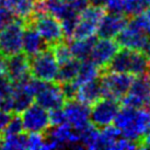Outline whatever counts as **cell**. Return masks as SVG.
Masks as SVG:
<instances>
[{"label":"cell","instance_id":"obj_18","mask_svg":"<svg viewBox=\"0 0 150 150\" xmlns=\"http://www.w3.org/2000/svg\"><path fill=\"white\" fill-rule=\"evenodd\" d=\"M101 98H103V94L99 78L78 87L75 94V100L79 101L88 106L94 104Z\"/></svg>","mask_w":150,"mask_h":150},{"label":"cell","instance_id":"obj_27","mask_svg":"<svg viewBox=\"0 0 150 150\" xmlns=\"http://www.w3.org/2000/svg\"><path fill=\"white\" fill-rule=\"evenodd\" d=\"M45 136L43 133H29L26 135V149H43Z\"/></svg>","mask_w":150,"mask_h":150},{"label":"cell","instance_id":"obj_21","mask_svg":"<svg viewBox=\"0 0 150 150\" xmlns=\"http://www.w3.org/2000/svg\"><path fill=\"white\" fill-rule=\"evenodd\" d=\"M96 41V38L90 36L86 38H78L74 40L72 42H69V48L72 57L82 62L84 59H88L90 57L91 50L93 48V45Z\"/></svg>","mask_w":150,"mask_h":150},{"label":"cell","instance_id":"obj_36","mask_svg":"<svg viewBox=\"0 0 150 150\" xmlns=\"http://www.w3.org/2000/svg\"><path fill=\"white\" fill-rule=\"evenodd\" d=\"M146 4H147V6H149L150 7V0H146Z\"/></svg>","mask_w":150,"mask_h":150},{"label":"cell","instance_id":"obj_35","mask_svg":"<svg viewBox=\"0 0 150 150\" xmlns=\"http://www.w3.org/2000/svg\"><path fill=\"white\" fill-rule=\"evenodd\" d=\"M89 4L91 6H96V7H104L105 0H88Z\"/></svg>","mask_w":150,"mask_h":150},{"label":"cell","instance_id":"obj_25","mask_svg":"<svg viewBox=\"0 0 150 150\" xmlns=\"http://www.w3.org/2000/svg\"><path fill=\"white\" fill-rule=\"evenodd\" d=\"M137 28L150 36V9H144L142 12L134 16L130 20Z\"/></svg>","mask_w":150,"mask_h":150},{"label":"cell","instance_id":"obj_29","mask_svg":"<svg viewBox=\"0 0 150 150\" xmlns=\"http://www.w3.org/2000/svg\"><path fill=\"white\" fill-rule=\"evenodd\" d=\"M128 0H105V8L110 12H116L125 14Z\"/></svg>","mask_w":150,"mask_h":150},{"label":"cell","instance_id":"obj_37","mask_svg":"<svg viewBox=\"0 0 150 150\" xmlns=\"http://www.w3.org/2000/svg\"><path fill=\"white\" fill-rule=\"evenodd\" d=\"M1 142H2V137L0 136V148H1Z\"/></svg>","mask_w":150,"mask_h":150},{"label":"cell","instance_id":"obj_6","mask_svg":"<svg viewBox=\"0 0 150 150\" xmlns=\"http://www.w3.org/2000/svg\"><path fill=\"white\" fill-rule=\"evenodd\" d=\"M150 103V75L148 72L135 76L128 91L121 99L125 108H144Z\"/></svg>","mask_w":150,"mask_h":150},{"label":"cell","instance_id":"obj_19","mask_svg":"<svg viewBox=\"0 0 150 150\" xmlns=\"http://www.w3.org/2000/svg\"><path fill=\"white\" fill-rule=\"evenodd\" d=\"M12 13L24 22L29 21L35 13V4L36 0H0Z\"/></svg>","mask_w":150,"mask_h":150},{"label":"cell","instance_id":"obj_24","mask_svg":"<svg viewBox=\"0 0 150 150\" xmlns=\"http://www.w3.org/2000/svg\"><path fill=\"white\" fill-rule=\"evenodd\" d=\"M50 48L53 50V53H54L55 57H56V60H57V63H58L59 66L65 64L66 62H68V60H70L71 58H74L70 53L69 44L66 43L65 41H62V42L57 43V44H55V45L50 46Z\"/></svg>","mask_w":150,"mask_h":150},{"label":"cell","instance_id":"obj_4","mask_svg":"<svg viewBox=\"0 0 150 150\" xmlns=\"http://www.w3.org/2000/svg\"><path fill=\"white\" fill-rule=\"evenodd\" d=\"M101 88L103 98H110L121 101L128 91L135 76L124 72H114L102 69L101 72Z\"/></svg>","mask_w":150,"mask_h":150},{"label":"cell","instance_id":"obj_33","mask_svg":"<svg viewBox=\"0 0 150 150\" xmlns=\"http://www.w3.org/2000/svg\"><path fill=\"white\" fill-rule=\"evenodd\" d=\"M139 148H142V149H148V148H150V128L142 136V139L139 140Z\"/></svg>","mask_w":150,"mask_h":150},{"label":"cell","instance_id":"obj_3","mask_svg":"<svg viewBox=\"0 0 150 150\" xmlns=\"http://www.w3.org/2000/svg\"><path fill=\"white\" fill-rule=\"evenodd\" d=\"M30 70L34 78L45 82H54L57 80L59 65L50 47L30 58Z\"/></svg>","mask_w":150,"mask_h":150},{"label":"cell","instance_id":"obj_14","mask_svg":"<svg viewBox=\"0 0 150 150\" xmlns=\"http://www.w3.org/2000/svg\"><path fill=\"white\" fill-rule=\"evenodd\" d=\"M6 75L12 83H19L30 78V58L24 53H18L6 58Z\"/></svg>","mask_w":150,"mask_h":150},{"label":"cell","instance_id":"obj_31","mask_svg":"<svg viewBox=\"0 0 150 150\" xmlns=\"http://www.w3.org/2000/svg\"><path fill=\"white\" fill-rule=\"evenodd\" d=\"M50 126L60 125L63 123H66V117H65V113H64L63 108L50 111Z\"/></svg>","mask_w":150,"mask_h":150},{"label":"cell","instance_id":"obj_7","mask_svg":"<svg viewBox=\"0 0 150 150\" xmlns=\"http://www.w3.org/2000/svg\"><path fill=\"white\" fill-rule=\"evenodd\" d=\"M25 22L16 19L12 23L0 31V54L8 58L22 52V36Z\"/></svg>","mask_w":150,"mask_h":150},{"label":"cell","instance_id":"obj_9","mask_svg":"<svg viewBox=\"0 0 150 150\" xmlns=\"http://www.w3.org/2000/svg\"><path fill=\"white\" fill-rule=\"evenodd\" d=\"M90 108V123L96 128L111 125L120 111V102L110 98H101Z\"/></svg>","mask_w":150,"mask_h":150},{"label":"cell","instance_id":"obj_23","mask_svg":"<svg viewBox=\"0 0 150 150\" xmlns=\"http://www.w3.org/2000/svg\"><path fill=\"white\" fill-rule=\"evenodd\" d=\"M2 149H26V135L21 134H12V135H2Z\"/></svg>","mask_w":150,"mask_h":150},{"label":"cell","instance_id":"obj_13","mask_svg":"<svg viewBox=\"0 0 150 150\" xmlns=\"http://www.w3.org/2000/svg\"><path fill=\"white\" fill-rule=\"evenodd\" d=\"M34 99L36 100L38 105H41L47 111L62 108L67 101L62 86L57 81L46 82L44 88L35 96Z\"/></svg>","mask_w":150,"mask_h":150},{"label":"cell","instance_id":"obj_10","mask_svg":"<svg viewBox=\"0 0 150 150\" xmlns=\"http://www.w3.org/2000/svg\"><path fill=\"white\" fill-rule=\"evenodd\" d=\"M116 42L120 47L139 50L147 54L150 48V36L137 28L132 21L116 35Z\"/></svg>","mask_w":150,"mask_h":150},{"label":"cell","instance_id":"obj_32","mask_svg":"<svg viewBox=\"0 0 150 150\" xmlns=\"http://www.w3.org/2000/svg\"><path fill=\"white\" fill-rule=\"evenodd\" d=\"M66 1L71 10H74L77 13H80L81 11H83L84 9L89 6L88 0H66Z\"/></svg>","mask_w":150,"mask_h":150},{"label":"cell","instance_id":"obj_22","mask_svg":"<svg viewBox=\"0 0 150 150\" xmlns=\"http://www.w3.org/2000/svg\"><path fill=\"white\" fill-rule=\"evenodd\" d=\"M80 60L76 58H71L70 60L66 62L65 64L59 66L58 76H57V82L58 83H65L70 82L76 78V76L79 71Z\"/></svg>","mask_w":150,"mask_h":150},{"label":"cell","instance_id":"obj_8","mask_svg":"<svg viewBox=\"0 0 150 150\" xmlns=\"http://www.w3.org/2000/svg\"><path fill=\"white\" fill-rule=\"evenodd\" d=\"M104 7H96L91 4L88 6L83 11L79 13V19L71 38L78 40L96 35L101 18L104 16Z\"/></svg>","mask_w":150,"mask_h":150},{"label":"cell","instance_id":"obj_11","mask_svg":"<svg viewBox=\"0 0 150 150\" xmlns=\"http://www.w3.org/2000/svg\"><path fill=\"white\" fill-rule=\"evenodd\" d=\"M23 128L28 133H45L50 128V113L38 103L30 104L20 113Z\"/></svg>","mask_w":150,"mask_h":150},{"label":"cell","instance_id":"obj_38","mask_svg":"<svg viewBox=\"0 0 150 150\" xmlns=\"http://www.w3.org/2000/svg\"><path fill=\"white\" fill-rule=\"evenodd\" d=\"M148 105H149V106H148V108H149V113H150V103H149V104H148Z\"/></svg>","mask_w":150,"mask_h":150},{"label":"cell","instance_id":"obj_12","mask_svg":"<svg viewBox=\"0 0 150 150\" xmlns=\"http://www.w3.org/2000/svg\"><path fill=\"white\" fill-rule=\"evenodd\" d=\"M63 108L66 117V123H68L77 132H81L82 129L91 124L90 106L72 99V100H67Z\"/></svg>","mask_w":150,"mask_h":150},{"label":"cell","instance_id":"obj_15","mask_svg":"<svg viewBox=\"0 0 150 150\" xmlns=\"http://www.w3.org/2000/svg\"><path fill=\"white\" fill-rule=\"evenodd\" d=\"M118 50L120 45L113 38H100V40L96 38L90 54V59L101 69H104Z\"/></svg>","mask_w":150,"mask_h":150},{"label":"cell","instance_id":"obj_28","mask_svg":"<svg viewBox=\"0 0 150 150\" xmlns=\"http://www.w3.org/2000/svg\"><path fill=\"white\" fill-rule=\"evenodd\" d=\"M16 19L18 18L13 14L12 11L0 2V31L8 26L10 23H12Z\"/></svg>","mask_w":150,"mask_h":150},{"label":"cell","instance_id":"obj_16","mask_svg":"<svg viewBox=\"0 0 150 150\" xmlns=\"http://www.w3.org/2000/svg\"><path fill=\"white\" fill-rule=\"evenodd\" d=\"M128 23V17L123 13L108 12L101 18L96 34L100 38H114Z\"/></svg>","mask_w":150,"mask_h":150},{"label":"cell","instance_id":"obj_17","mask_svg":"<svg viewBox=\"0 0 150 150\" xmlns=\"http://www.w3.org/2000/svg\"><path fill=\"white\" fill-rule=\"evenodd\" d=\"M50 46L41 38V35L30 22L24 23L23 36H22V50L29 58L35 56L40 52L46 50Z\"/></svg>","mask_w":150,"mask_h":150},{"label":"cell","instance_id":"obj_34","mask_svg":"<svg viewBox=\"0 0 150 150\" xmlns=\"http://www.w3.org/2000/svg\"><path fill=\"white\" fill-rule=\"evenodd\" d=\"M6 74V57L0 54V75Z\"/></svg>","mask_w":150,"mask_h":150},{"label":"cell","instance_id":"obj_1","mask_svg":"<svg viewBox=\"0 0 150 150\" xmlns=\"http://www.w3.org/2000/svg\"><path fill=\"white\" fill-rule=\"evenodd\" d=\"M113 123L121 130L123 137L139 144V140L150 128V113L142 108L123 106Z\"/></svg>","mask_w":150,"mask_h":150},{"label":"cell","instance_id":"obj_20","mask_svg":"<svg viewBox=\"0 0 150 150\" xmlns=\"http://www.w3.org/2000/svg\"><path fill=\"white\" fill-rule=\"evenodd\" d=\"M101 70L102 69L99 66H96L91 59L90 60L84 59L82 62H80L79 71H78L75 79L72 80V83L75 84L78 89V87H80V86L99 78L101 72H102Z\"/></svg>","mask_w":150,"mask_h":150},{"label":"cell","instance_id":"obj_26","mask_svg":"<svg viewBox=\"0 0 150 150\" xmlns=\"http://www.w3.org/2000/svg\"><path fill=\"white\" fill-rule=\"evenodd\" d=\"M23 132H24V128H23L20 114H12L8 125L6 126V128L2 133H4V135H12V134H21Z\"/></svg>","mask_w":150,"mask_h":150},{"label":"cell","instance_id":"obj_5","mask_svg":"<svg viewBox=\"0 0 150 150\" xmlns=\"http://www.w3.org/2000/svg\"><path fill=\"white\" fill-rule=\"evenodd\" d=\"M45 41L47 45L53 46L64 41L65 34L62 23L57 18L47 13H35L29 21Z\"/></svg>","mask_w":150,"mask_h":150},{"label":"cell","instance_id":"obj_30","mask_svg":"<svg viewBox=\"0 0 150 150\" xmlns=\"http://www.w3.org/2000/svg\"><path fill=\"white\" fill-rule=\"evenodd\" d=\"M139 148V144L137 142L129 140L127 138H118L116 139L111 149L113 150H125V149H136Z\"/></svg>","mask_w":150,"mask_h":150},{"label":"cell","instance_id":"obj_2","mask_svg":"<svg viewBox=\"0 0 150 150\" xmlns=\"http://www.w3.org/2000/svg\"><path fill=\"white\" fill-rule=\"evenodd\" d=\"M104 70L124 72L133 76L146 74L148 71V56L142 52L128 48L118 50Z\"/></svg>","mask_w":150,"mask_h":150}]
</instances>
